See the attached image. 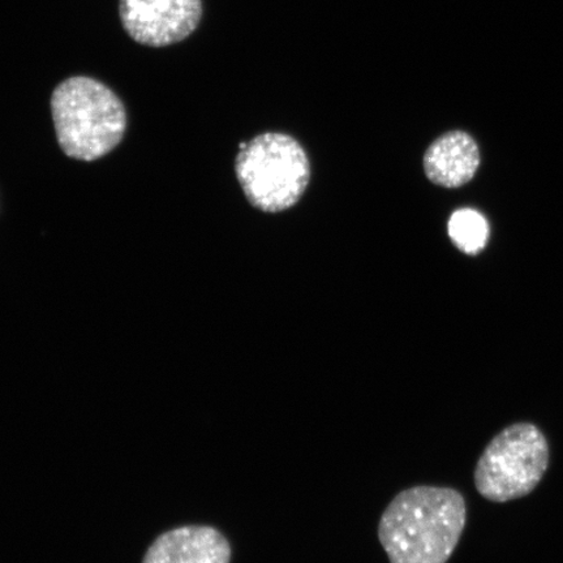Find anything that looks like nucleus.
<instances>
[{"instance_id": "nucleus-4", "label": "nucleus", "mask_w": 563, "mask_h": 563, "mask_svg": "<svg viewBox=\"0 0 563 563\" xmlns=\"http://www.w3.org/2000/svg\"><path fill=\"white\" fill-rule=\"evenodd\" d=\"M549 464L544 434L519 422L497 434L484 450L475 470V485L484 498L508 503L538 487Z\"/></svg>"}, {"instance_id": "nucleus-8", "label": "nucleus", "mask_w": 563, "mask_h": 563, "mask_svg": "<svg viewBox=\"0 0 563 563\" xmlns=\"http://www.w3.org/2000/svg\"><path fill=\"white\" fill-rule=\"evenodd\" d=\"M449 236L467 255L483 251L489 238V224L483 214L474 209L454 211L449 220Z\"/></svg>"}, {"instance_id": "nucleus-1", "label": "nucleus", "mask_w": 563, "mask_h": 563, "mask_svg": "<svg viewBox=\"0 0 563 563\" xmlns=\"http://www.w3.org/2000/svg\"><path fill=\"white\" fill-rule=\"evenodd\" d=\"M466 501L452 488L418 485L387 505L378 539L390 563H446L466 527Z\"/></svg>"}, {"instance_id": "nucleus-5", "label": "nucleus", "mask_w": 563, "mask_h": 563, "mask_svg": "<svg viewBox=\"0 0 563 563\" xmlns=\"http://www.w3.org/2000/svg\"><path fill=\"white\" fill-rule=\"evenodd\" d=\"M122 24L141 45L164 47L191 35L202 16L201 0H121Z\"/></svg>"}, {"instance_id": "nucleus-2", "label": "nucleus", "mask_w": 563, "mask_h": 563, "mask_svg": "<svg viewBox=\"0 0 563 563\" xmlns=\"http://www.w3.org/2000/svg\"><path fill=\"white\" fill-rule=\"evenodd\" d=\"M52 114L60 150L77 161L108 156L125 135L126 112L121 98L88 76L69 77L54 89Z\"/></svg>"}, {"instance_id": "nucleus-3", "label": "nucleus", "mask_w": 563, "mask_h": 563, "mask_svg": "<svg viewBox=\"0 0 563 563\" xmlns=\"http://www.w3.org/2000/svg\"><path fill=\"white\" fill-rule=\"evenodd\" d=\"M235 173L252 207L279 213L305 195L311 180V164L297 140L267 132L246 143L238 154Z\"/></svg>"}, {"instance_id": "nucleus-7", "label": "nucleus", "mask_w": 563, "mask_h": 563, "mask_svg": "<svg viewBox=\"0 0 563 563\" xmlns=\"http://www.w3.org/2000/svg\"><path fill=\"white\" fill-rule=\"evenodd\" d=\"M481 166V152L476 141L466 132L445 133L428 147L424 172L434 185L460 188L474 178Z\"/></svg>"}, {"instance_id": "nucleus-6", "label": "nucleus", "mask_w": 563, "mask_h": 563, "mask_svg": "<svg viewBox=\"0 0 563 563\" xmlns=\"http://www.w3.org/2000/svg\"><path fill=\"white\" fill-rule=\"evenodd\" d=\"M231 545L210 526H186L168 531L147 549L143 563H230Z\"/></svg>"}]
</instances>
